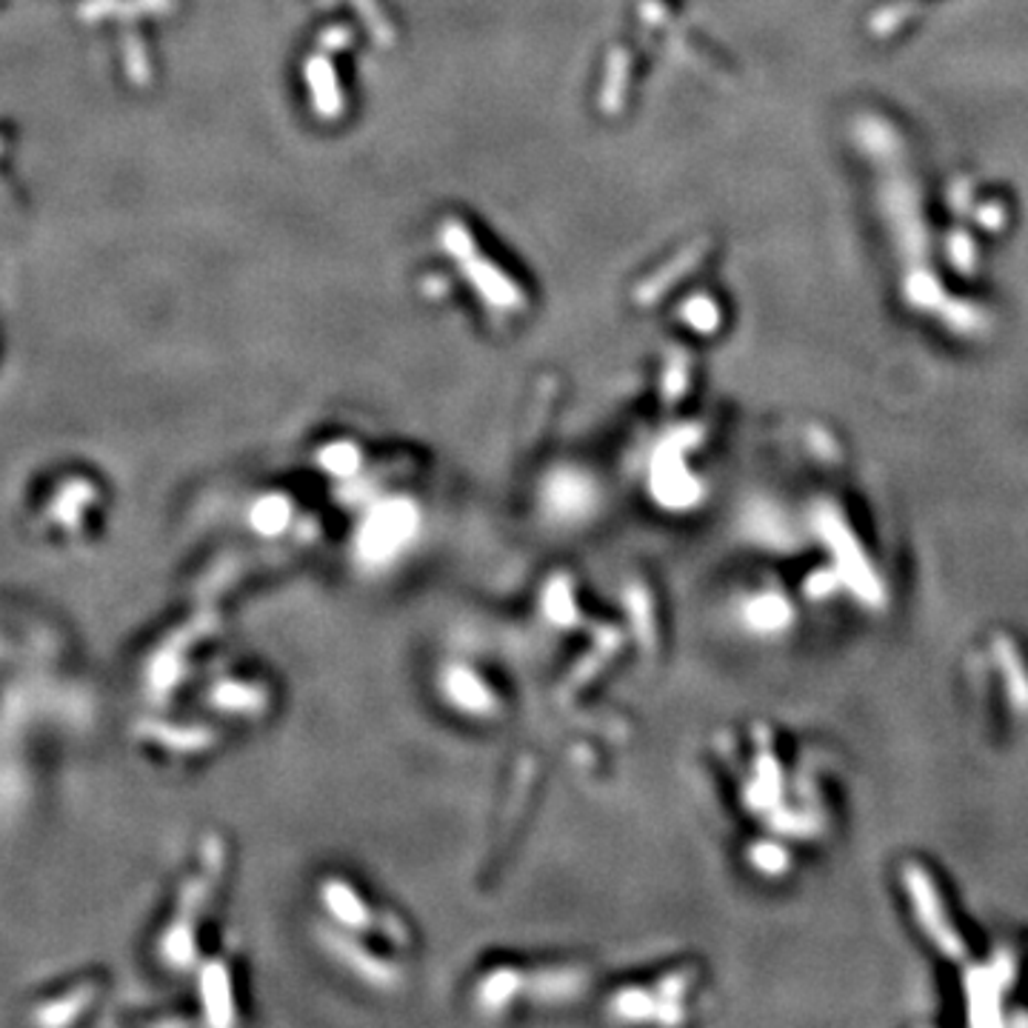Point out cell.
Wrapping results in <instances>:
<instances>
[{"label": "cell", "instance_id": "1", "mask_svg": "<svg viewBox=\"0 0 1028 1028\" xmlns=\"http://www.w3.org/2000/svg\"><path fill=\"white\" fill-rule=\"evenodd\" d=\"M318 903L326 909L329 918L334 920V931L341 934H375L377 940L389 945L392 952H409L415 945V938L409 934V925L395 911H381L375 900L363 895L355 882L346 877H326L318 886Z\"/></svg>", "mask_w": 1028, "mask_h": 1028}]
</instances>
